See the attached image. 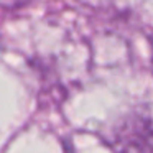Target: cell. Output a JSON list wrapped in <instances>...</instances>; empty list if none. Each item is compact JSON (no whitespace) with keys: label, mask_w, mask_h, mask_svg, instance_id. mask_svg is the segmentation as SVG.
Wrapping results in <instances>:
<instances>
[{"label":"cell","mask_w":153,"mask_h":153,"mask_svg":"<svg viewBox=\"0 0 153 153\" xmlns=\"http://www.w3.org/2000/svg\"><path fill=\"white\" fill-rule=\"evenodd\" d=\"M31 0H0V7L8 8V10H15V8L25 7L27 4H30Z\"/></svg>","instance_id":"1"},{"label":"cell","mask_w":153,"mask_h":153,"mask_svg":"<svg viewBox=\"0 0 153 153\" xmlns=\"http://www.w3.org/2000/svg\"><path fill=\"white\" fill-rule=\"evenodd\" d=\"M152 50H153V38H152Z\"/></svg>","instance_id":"2"}]
</instances>
